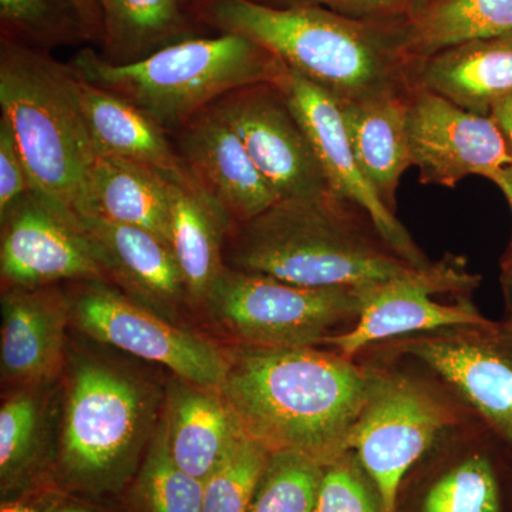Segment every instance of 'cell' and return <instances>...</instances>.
<instances>
[{
	"label": "cell",
	"instance_id": "obj_1",
	"mask_svg": "<svg viewBox=\"0 0 512 512\" xmlns=\"http://www.w3.org/2000/svg\"><path fill=\"white\" fill-rule=\"evenodd\" d=\"M376 375L315 348L241 345L228 353L220 392L247 436L269 453L295 451L326 466L348 451Z\"/></svg>",
	"mask_w": 512,
	"mask_h": 512
},
{
	"label": "cell",
	"instance_id": "obj_2",
	"mask_svg": "<svg viewBox=\"0 0 512 512\" xmlns=\"http://www.w3.org/2000/svg\"><path fill=\"white\" fill-rule=\"evenodd\" d=\"M192 13L220 33L264 47L338 103L412 89L413 62L404 50L402 25L353 19L320 6L276 8L255 0H200Z\"/></svg>",
	"mask_w": 512,
	"mask_h": 512
},
{
	"label": "cell",
	"instance_id": "obj_3",
	"mask_svg": "<svg viewBox=\"0 0 512 512\" xmlns=\"http://www.w3.org/2000/svg\"><path fill=\"white\" fill-rule=\"evenodd\" d=\"M355 211L332 191L279 200L231 232L225 266L308 288L370 289L433 265H413L373 238Z\"/></svg>",
	"mask_w": 512,
	"mask_h": 512
},
{
	"label": "cell",
	"instance_id": "obj_4",
	"mask_svg": "<svg viewBox=\"0 0 512 512\" xmlns=\"http://www.w3.org/2000/svg\"><path fill=\"white\" fill-rule=\"evenodd\" d=\"M69 64L80 79L130 101L174 133L227 94L256 84L279 86L288 74L264 47L232 33L191 37L126 64L83 47Z\"/></svg>",
	"mask_w": 512,
	"mask_h": 512
},
{
	"label": "cell",
	"instance_id": "obj_5",
	"mask_svg": "<svg viewBox=\"0 0 512 512\" xmlns=\"http://www.w3.org/2000/svg\"><path fill=\"white\" fill-rule=\"evenodd\" d=\"M163 402L153 383L90 355L69 359L57 467L86 494L116 493L143 463Z\"/></svg>",
	"mask_w": 512,
	"mask_h": 512
},
{
	"label": "cell",
	"instance_id": "obj_6",
	"mask_svg": "<svg viewBox=\"0 0 512 512\" xmlns=\"http://www.w3.org/2000/svg\"><path fill=\"white\" fill-rule=\"evenodd\" d=\"M0 107L33 190L74 211L96 153L70 64L2 36Z\"/></svg>",
	"mask_w": 512,
	"mask_h": 512
},
{
	"label": "cell",
	"instance_id": "obj_7",
	"mask_svg": "<svg viewBox=\"0 0 512 512\" xmlns=\"http://www.w3.org/2000/svg\"><path fill=\"white\" fill-rule=\"evenodd\" d=\"M367 291L308 288L225 266L202 311L241 345L315 348L342 323L359 318Z\"/></svg>",
	"mask_w": 512,
	"mask_h": 512
},
{
	"label": "cell",
	"instance_id": "obj_8",
	"mask_svg": "<svg viewBox=\"0 0 512 512\" xmlns=\"http://www.w3.org/2000/svg\"><path fill=\"white\" fill-rule=\"evenodd\" d=\"M76 284L69 296L72 322L84 335L167 367L175 377L221 389L228 370L225 350L131 301L109 282Z\"/></svg>",
	"mask_w": 512,
	"mask_h": 512
},
{
	"label": "cell",
	"instance_id": "obj_9",
	"mask_svg": "<svg viewBox=\"0 0 512 512\" xmlns=\"http://www.w3.org/2000/svg\"><path fill=\"white\" fill-rule=\"evenodd\" d=\"M453 423V413L429 390L377 373L346 447L372 478L386 512H397L404 478Z\"/></svg>",
	"mask_w": 512,
	"mask_h": 512
},
{
	"label": "cell",
	"instance_id": "obj_10",
	"mask_svg": "<svg viewBox=\"0 0 512 512\" xmlns=\"http://www.w3.org/2000/svg\"><path fill=\"white\" fill-rule=\"evenodd\" d=\"M3 288L107 282L79 215L35 190L0 220Z\"/></svg>",
	"mask_w": 512,
	"mask_h": 512
},
{
	"label": "cell",
	"instance_id": "obj_11",
	"mask_svg": "<svg viewBox=\"0 0 512 512\" xmlns=\"http://www.w3.org/2000/svg\"><path fill=\"white\" fill-rule=\"evenodd\" d=\"M212 106L237 133L279 200L330 191L315 151L281 87H242Z\"/></svg>",
	"mask_w": 512,
	"mask_h": 512
},
{
	"label": "cell",
	"instance_id": "obj_12",
	"mask_svg": "<svg viewBox=\"0 0 512 512\" xmlns=\"http://www.w3.org/2000/svg\"><path fill=\"white\" fill-rule=\"evenodd\" d=\"M480 278L468 274L461 262L441 261L420 274L399 279L366 293L365 305L349 332L325 340L339 355L350 357L379 340L407 333L448 328L491 329V323L470 305H444L431 299L443 292H463Z\"/></svg>",
	"mask_w": 512,
	"mask_h": 512
},
{
	"label": "cell",
	"instance_id": "obj_13",
	"mask_svg": "<svg viewBox=\"0 0 512 512\" xmlns=\"http://www.w3.org/2000/svg\"><path fill=\"white\" fill-rule=\"evenodd\" d=\"M407 131L423 184L454 188L470 175L488 178L512 164L490 116L470 113L416 84L407 96Z\"/></svg>",
	"mask_w": 512,
	"mask_h": 512
},
{
	"label": "cell",
	"instance_id": "obj_14",
	"mask_svg": "<svg viewBox=\"0 0 512 512\" xmlns=\"http://www.w3.org/2000/svg\"><path fill=\"white\" fill-rule=\"evenodd\" d=\"M289 107L315 151L330 191L366 215L380 238L413 265L427 266L396 212L384 204L367 180L353 151L338 100L288 69L279 84Z\"/></svg>",
	"mask_w": 512,
	"mask_h": 512
},
{
	"label": "cell",
	"instance_id": "obj_15",
	"mask_svg": "<svg viewBox=\"0 0 512 512\" xmlns=\"http://www.w3.org/2000/svg\"><path fill=\"white\" fill-rule=\"evenodd\" d=\"M177 136L175 148L188 177L231 218L235 228L279 201L214 106L188 121Z\"/></svg>",
	"mask_w": 512,
	"mask_h": 512
},
{
	"label": "cell",
	"instance_id": "obj_16",
	"mask_svg": "<svg viewBox=\"0 0 512 512\" xmlns=\"http://www.w3.org/2000/svg\"><path fill=\"white\" fill-rule=\"evenodd\" d=\"M79 218L110 285L171 322L177 323L181 313L192 308L183 272L168 242L146 229Z\"/></svg>",
	"mask_w": 512,
	"mask_h": 512
},
{
	"label": "cell",
	"instance_id": "obj_17",
	"mask_svg": "<svg viewBox=\"0 0 512 512\" xmlns=\"http://www.w3.org/2000/svg\"><path fill=\"white\" fill-rule=\"evenodd\" d=\"M403 349L443 377L512 447V346L495 330L413 339Z\"/></svg>",
	"mask_w": 512,
	"mask_h": 512
},
{
	"label": "cell",
	"instance_id": "obj_18",
	"mask_svg": "<svg viewBox=\"0 0 512 512\" xmlns=\"http://www.w3.org/2000/svg\"><path fill=\"white\" fill-rule=\"evenodd\" d=\"M0 373L13 389L49 387L66 360L69 296L55 286L5 288L0 301Z\"/></svg>",
	"mask_w": 512,
	"mask_h": 512
},
{
	"label": "cell",
	"instance_id": "obj_19",
	"mask_svg": "<svg viewBox=\"0 0 512 512\" xmlns=\"http://www.w3.org/2000/svg\"><path fill=\"white\" fill-rule=\"evenodd\" d=\"M161 423L175 464L202 483L247 437L220 390L175 376L165 389Z\"/></svg>",
	"mask_w": 512,
	"mask_h": 512
},
{
	"label": "cell",
	"instance_id": "obj_20",
	"mask_svg": "<svg viewBox=\"0 0 512 512\" xmlns=\"http://www.w3.org/2000/svg\"><path fill=\"white\" fill-rule=\"evenodd\" d=\"M171 181L147 165L97 156L84 178L74 212L146 229L170 244Z\"/></svg>",
	"mask_w": 512,
	"mask_h": 512
},
{
	"label": "cell",
	"instance_id": "obj_21",
	"mask_svg": "<svg viewBox=\"0 0 512 512\" xmlns=\"http://www.w3.org/2000/svg\"><path fill=\"white\" fill-rule=\"evenodd\" d=\"M412 83L470 113L490 116L491 107L512 93V33L471 40L421 59L413 64Z\"/></svg>",
	"mask_w": 512,
	"mask_h": 512
},
{
	"label": "cell",
	"instance_id": "obj_22",
	"mask_svg": "<svg viewBox=\"0 0 512 512\" xmlns=\"http://www.w3.org/2000/svg\"><path fill=\"white\" fill-rule=\"evenodd\" d=\"M409 92L373 94L339 103L357 161L393 212L402 175L413 167L407 131Z\"/></svg>",
	"mask_w": 512,
	"mask_h": 512
},
{
	"label": "cell",
	"instance_id": "obj_23",
	"mask_svg": "<svg viewBox=\"0 0 512 512\" xmlns=\"http://www.w3.org/2000/svg\"><path fill=\"white\" fill-rule=\"evenodd\" d=\"M79 94L96 157L133 161L160 171L170 180H187L177 148L156 120L130 101L80 77Z\"/></svg>",
	"mask_w": 512,
	"mask_h": 512
},
{
	"label": "cell",
	"instance_id": "obj_24",
	"mask_svg": "<svg viewBox=\"0 0 512 512\" xmlns=\"http://www.w3.org/2000/svg\"><path fill=\"white\" fill-rule=\"evenodd\" d=\"M235 224L191 178L171 181L170 245L187 284L192 308L202 309L225 269L224 252Z\"/></svg>",
	"mask_w": 512,
	"mask_h": 512
},
{
	"label": "cell",
	"instance_id": "obj_25",
	"mask_svg": "<svg viewBox=\"0 0 512 512\" xmlns=\"http://www.w3.org/2000/svg\"><path fill=\"white\" fill-rule=\"evenodd\" d=\"M103 16L100 55L126 64L194 37L184 0H99Z\"/></svg>",
	"mask_w": 512,
	"mask_h": 512
},
{
	"label": "cell",
	"instance_id": "obj_26",
	"mask_svg": "<svg viewBox=\"0 0 512 512\" xmlns=\"http://www.w3.org/2000/svg\"><path fill=\"white\" fill-rule=\"evenodd\" d=\"M402 28L414 64L461 43L510 35L512 0H427Z\"/></svg>",
	"mask_w": 512,
	"mask_h": 512
},
{
	"label": "cell",
	"instance_id": "obj_27",
	"mask_svg": "<svg viewBox=\"0 0 512 512\" xmlns=\"http://www.w3.org/2000/svg\"><path fill=\"white\" fill-rule=\"evenodd\" d=\"M46 387L13 389L0 407V488L3 497L29 484L42 466L52 433Z\"/></svg>",
	"mask_w": 512,
	"mask_h": 512
},
{
	"label": "cell",
	"instance_id": "obj_28",
	"mask_svg": "<svg viewBox=\"0 0 512 512\" xmlns=\"http://www.w3.org/2000/svg\"><path fill=\"white\" fill-rule=\"evenodd\" d=\"M412 512H505L493 461L476 453L443 468L424 485Z\"/></svg>",
	"mask_w": 512,
	"mask_h": 512
},
{
	"label": "cell",
	"instance_id": "obj_29",
	"mask_svg": "<svg viewBox=\"0 0 512 512\" xmlns=\"http://www.w3.org/2000/svg\"><path fill=\"white\" fill-rule=\"evenodd\" d=\"M134 490L141 512H202L204 483L175 464L161 419L144 454Z\"/></svg>",
	"mask_w": 512,
	"mask_h": 512
},
{
	"label": "cell",
	"instance_id": "obj_30",
	"mask_svg": "<svg viewBox=\"0 0 512 512\" xmlns=\"http://www.w3.org/2000/svg\"><path fill=\"white\" fill-rule=\"evenodd\" d=\"M2 36L36 49H56L90 42L70 0H0Z\"/></svg>",
	"mask_w": 512,
	"mask_h": 512
},
{
	"label": "cell",
	"instance_id": "obj_31",
	"mask_svg": "<svg viewBox=\"0 0 512 512\" xmlns=\"http://www.w3.org/2000/svg\"><path fill=\"white\" fill-rule=\"evenodd\" d=\"M323 470L305 454L269 453L247 512H315Z\"/></svg>",
	"mask_w": 512,
	"mask_h": 512
},
{
	"label": "cell",
	"instance_id": "obj_32",
	"mask_svg": "<svg viewBox=\"0 0 512 512\" xmlns=\"http://www.w3.org/2000/svg\"><path fill=\"white\" fill-rule=\"evenodd\" d=\"M268 458L262 444L245 437L204 481L202 512H247Z\"/></svg>",
	"mask_w": 512,
	"mask_h": 512
},
{
	"label": "cell",
	"instance_id": "obj_33",
	"mask_svg": "<svg viewBox=\"0 0 512 512\" xmlns=\"http://www.w3.org/2000/svg\"><path fill=\"white\" fill-rule=\"evenodd\" d=\"M315 512H386L382 495L353 451L326 464Z\"/></svg>",
	"mask_w": 512,
	"mask_h": 512
},
{
	"label": "cell",
	"instance_id": "obj_34",
	"mask_svg": "<svg viewBox=\"0 0 512 512\" xmlns=\"http://www.w3.org/2000/svg\"><path fill=\"white\" fill-rule=\"evenodd\" d=\"M30 191L32 181L12 128L0 117V220Z\"/></svg>",
	"mask_w": 512,
	"mask_h": 512
},
{
	"label": "cell",
	"instance_id": "obj_35",
	"mask_svg": "<svg viewBox=\"0 0 512 512\" xmlns=\"http://www.w3.org/2000/svg\"><path fill=\"white\" fill-rule=\"evenodd\" d=\"M285 6H320L349 18L384 22L406 20L427 0H284Z\"/></svg>",
	"mask_w": 512,
	"mask_h": 512
},
{
	"label": "cell",
	"instance_id": "obj_36",
	"mask_svg": "<svg viewBox=\"0 0 512 512\" xmlns=\"http://www.w3.org/2000/svg\"><path fill=\"white\" fill-rule=\"evenodd\" d=\"M76 9L77 15L82 19L90 42L100 43L103 40V16L99 0H70Z\"/></svg>",
	"mask_w": 512,
	"mask_h": 512
},
{
	"label": "cell",
	"instance_id": "obj_37",
	"mask_svg": "<svg viewBox=\"0 0 512 512\" xmlns=\"http://www.w3.org/2000/svg\"><path fill=\"white\" fill-rule=\"evenodd\" d=\"M0 512H97L86 505L69 503H37L29 500H3Z\"/></svg>",
	"mask_w": 512,
	"mask_h": 512
},
{
	"label": "cell",
	"instance_id": "obj_38",
	"mask_svg": "<svg viewBox=\"0 0 512 512\" xmlns=\"http://www.w3.org/2000/svg\"><path fill=\"white\" fill-rule=\"evenodd\" d=\"M490 117L503 134L505 144H507L512 157V93L498 100L491 107Z\"/></svg>",
	"mask_w": 512,
	"mask_h": 512
},
{
	"label": "cell",
	"instance_id": "obj_39",
	"mask_svg": "<svg viewBox=\"0 0 512 512\" xmlns=\"http://www.w3.org/2000/svg\"><path fill=\"white\" fill-rule=\"evenodd\" d=\"M487 180H490L491 183L500 188L504 197L507 198L512 211V164L505 165L500 170L494 171ZM505 274H512V241L503 259V275Z\"/></svg>",
	"mask_w": 512,
	"mask_h": 512
},
{
	"label": "cell",
	"instance_id": "obj_40",
	"mask_svg": "<svg viewBox=\"0 0 512 512\" xmlns=\"http://www.w3.org/2000/svg\"><path fill=\"white\" fill-rule=\"evenodd\" d=\"M503 276L505 288L508 289V293H510L512 299V274H505Z\"/></svg>",
	"mask_w": 512,
	"mask_h": 512
},
{
	"label": "cell",
	"instance_id": "obj_41",
	"mask_svg": "<svg viewBox=\"0 0 512 512\" xmlns=\"http://www.w3.org/2000/svg\"><path fill=\"white\" fill-rule=\"evenodd\" d=\"M185 3H192V5H194V3H197V2H200V0H184Z\"/></svg>",
	"mask_w": 512,
	"mask_h": 512
}]
</instances>
